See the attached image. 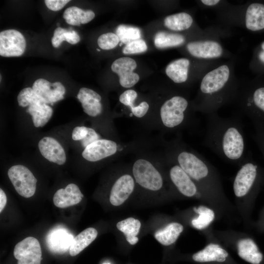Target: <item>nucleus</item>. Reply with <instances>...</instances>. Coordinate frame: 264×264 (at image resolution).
Wrapping results in <instances>:
<instances>
[{
	"instance_id": "11",
	"label": "nucleus",
	"mask_w": 264,
	"mask_h": 264,
	"mask_svg": "<svg viewBox=\"0 0 264 264\" xmlns=\"http://www.w3.org/2000/svg\"><path fill=\"white\" fill-rule=\"evenodd\" d=\"M32 88L44 100L45 104H50L52 105L63 99L66 93V88L61 82L51 83L43 78L36 80Z\"/></svg>"
},
{
	"instance_id": "31",
	"label": "nucleus",
	"mask_w": 264,
	"mask_h": 264,
	"mask_svg": "<svg viewBox=\"0 0 264 264\" xmlns=\"http://www.w3.org/2000/svg\"><path fill=\"white\" fill-rule=\"evenodd\" d=\"M195 211L198 216L192 220L191 223L197 229L203 230L206 228L215 219L214 211L206 206L200 205L195 208Z\"/></svg>"
},
{
	"instance_id": "32",
	"label": "nucleus",
	"mask_w": 264,
	"mask_h": 264,
	"mask_svg": "<svg viewBox=\"0 0 264 264\" xmlns=\"http://www.w3.org/2000/svg\"><path fill=\"white\" fill-rule=\"evenodd\" d=\"M80 40V37L75 31L68 30L58 27L54 32L51 43L53 46L57 48L59 47L64 41L74 44H77Z\"/></svg>"
},
{
	"instance_id": "46",
	"label": "nucleus",
	"mask_w": 264,
	"mask_h": 264,
	"mask_svg": "<svg viewBox=\"0 0 264 264\" xmlns=\"http://www.w3.org/2000/svg\"><path fill=\"white\" fill-rule=\"evenodd\" d=\"M96 50H97V51H100V49H98V48H97Z\"/></svg>"
},
{
	"instance_id": "26",
	"label": "nucleus",
	"mask_w": 264,
	"mask_h": 264,
	"mask_svg": "<svg viewBox=\"0 0 264 264\" xmlns=\"http://www.w3.org/2000/svg\"><path fill=\"white\" fill-rule=\"evenodd\" d=\"M94 17L95 14L92 10L84 11L76 6L66 8L63 14V18L68 24L77 26L89 22Z\"/></svg>"
},
{
	"instance_id": "12",
	"label": "nucleus",
	"mask_w": 264,
	"mask_h": 264,
	"mask_svg": "<svg viewBox=\"0 0 264 264\" xmlns=\"http://www.w3.org/2000/svg\"><path fill=\"white\" fill-rule=\"evenodd\" d=\"M169 175L174 185L183 195L193 197L202 193L197 184L177 163L171 167Z\"/></svg>"
},
{
	"instance_id": "35",
	"label": "nucleus",
	"mask_w": 264,
	"mask_h": 264,
	"mask_svg": "<svg viewBox=\"0 0 264 264\" xmlns=\"http://www.w3.org/2000/svg\"><path fill=\"white\" fill-rule=\"evenodd\" d=\"M119 42L118 36L113 33H107L100 35L97 40L99 46L104 50H110L117 46Z\"/></svg>"
},
{
	"instance_id": "40",
	"label": "nucleus",
	"mask_w": 264,
	"mask_h": 264,
	"mask_svg": "<svg viewBox=\"0 0 264 264\" xmlns=\"http://www.w3.org/2000/svg\"><path fill=\"white\" fill-rule=\"evenodd\" d=\"M69 0H45V4L48 9L53 11L62 9L69 2Z\"/></svg>"
},
{
	"instance_id": "10",
	"label": "nucleus",
	"mask_w": 264,
	"mask_h": 264,
	"mask_svg": "<svg viewBox=\"0 0 264 264\" xmlns=\"http://www.w3.org/2000/svg\"><path fill=\"white\" fill-rule=\"evenodd\" d=\"M136 66L134 59L124 57L115 60L111 66V69L118 75L120 85L125 88H130L139 80L138 74L133 72Z\"/></svg>"
},
{
	"instance_id": "42",
	"label": "nucleus",
	"mask_w": 264,
	"mask_h": 264,
	"mask_svg": "<svg viewBox=\"0 0 264 264\" xmlns=\"http://www.w3.org/2000/svg\"><path fill=\"white\" fill-rule=\"evenodd\" d=\"M88 133V128L78 126L74 128L72 132V138L74 140H82Z\"/></svg>"
},
{
	"instance_id": "38",
	"label": "nucleus",
	"mask_w": 264,
	"mask_h": 264,
	"mask_svg": "<svg viewBox=\"0 0 264 264\" xmlns=\"http://www.w3.org/2000/svg\"><path fill=\"white\" fill-rule=\"evenodd\" d=\"M252 101L257 109L264 112V87L258 88L254 91Z\"/></svg>"
},
{
	"instance_id": "15",
	"label": "nucleus",
	"mask_w": 264,
	"mask_h": 264,
	"mask_svg": "<svg viewBox=\"0 0 264 264\" xmlns=\"http://www.w3.org/2000/svg\"><path fill=\"white\" fill-rule=\"evenodd\" d=\"M134 187L132 177L128 174L118 178L113 185L110 193V200L114 206L124 203L132 193Z\"/></svg>"
},
{
	"instance_id": "25",
	"label": "nucleus",
	"mask_w": 264,
	"mask_h": 264,
	"mask_svg": "<svg viewBox=\"0 0 264 264\" xmlns=\"http://www.w3.org/2000/svg\"><path fill=\"white\" fill-rule=\"evenodd\" d=\"M97 231L94 228H88L75 237L69 248V254L75 256L95 240L97 236Z\"/></svg>"
},
{
	"instance_id": "34",
	"label": "nucleus",
	"mask_w": 264,
	"mask_h": 264,
	"mask_svg": "<svg viewBox=\"0 0 264 264\" xmlns=\"http://www.w3.org/2000/svg\"><path fill=\"white\" fill-rule=\"evenodd\" d=\"M18 104L22 107L29 106L34 103H44V100L39 96L32 88L27 87L22 89L17 97Z\"/></svg>"
},
{
	"instance_id": "28",
	"label": "nucleus",
	"mask_w": 264,
	"mask_h": 264,
	"mask_svg": "<svg viewBox=\"0 0 264 264\" xmlns=\"http://www.w3.org/2000/svg\"><path fill=\"white\" fill-rule=\"evenodd\" d=\"M140 226V221L133 218H127L119 221L116 224L117 229L125 234L126 240L132 245L136 244L138 241L136 236Z\"/></svg>"
},
{
	"instance_id": "43",
	"label": "nucleus",
	"mask_w": 264,
	"mask_h": 264,
	"mask_svg": "<svg viewBox=\"0 0 264 264\" xmlns=\"http://www.w3.org/2000/svg\"><path fill=\"white\" fill-rule=\"evenodd\" d=\"M7 202V198L5 193L3 190L0 189V212L4 208Z\"/></svg>"
},
{
	"instance_id": "47",
	"label": "nucleus",
	"mask_w": 264,
	"mask_h": 264,
	"mask_svg": "<svg viewBox=\"0 0 264 264\" xmlns=\"http://www.w3.org/2000/svg\"><path fill=\"white\" fill-rule=\"evenodd\" d=\"M103 264H110V263H104Z\"/></svg>"
},
{
	"instance_id": "45",
	"label": "nucleus",
	"mask_w": 264,
	"mask_h": 264,
	"mask_svg": "<svg viewBox=\"0 0 264 264\" xmlns=\"http://www.w3.org/2000/svg\"><path fill=\"white\" fill-rule=\"evenodd\" d=\"M262 48L263 49V51L260 52L259 55L260 60L263 63H264V42L262 44Z\"/></svg>"
},
{
	"instance_id": "30",
	"label": "nucleus",
	"mask_w": 264,
	"mask_h": 264,
	"mask_svg": "<svg viewBox=\"0 0 264 264\" xmlns=\"http://www.w3.org/2000/svg\"><path fill=\"white\" fill-rule=\"evenodd\" d=\"M185 38L182 35L165 31L157 32L154 38V44L157 48H165L182 44Z\"/></svg>"
},
{
	"instance_id": "37",
	"label": "nucleus",
	"mask_w": 264,
	"mask_h": 264,
	"mask_svg": "<svg viewBox=\"0 0 264 264\" xmlns=\"http://www.w3.org/2000/svg\"><path fill=\"white\" fill-rule=\"evenodd\" d=\"M137 97V92L133 89H128L123 92L119 96V101L123 105L129 107L130 109L133 108L134 101Z\"/></svg>"
},
{
	"instance_id": "44",
	"label": "nucleus",
	"mask_w": 264,
	"mask_h": 264,
	"mask_svg": "<svg viewBox=\"0 0 264 264\" xmlns=\"http://www.w3.org/2000/svg\"><path fill=\"white\" fill-rule=\"evenodd\" d=\"M201 1L205 5L213 6L217 4L220 2L219 0H202Z\"/></svg>"
},
{
	"instance_id": "8",
	"label": "nucleus",
	"mask_w": 264,
	"mask_h": 264,
	"mask_svg": "<svg viewBox=\"0 0 264 264\" xmlns=\"http://www.w3.org/2000/svg\"><path fill=\"white\" fill-rule=\"evenodd\" d=\"M229 74V68L225 65L207 73L200 84V90L202 94L211 96L219 93L226 85Z\"/></svg>"
},
{
	"instance_id": "3",
	"label": "nucleus",
	"mask_w": 264,
	"mask_h": 264,
	"mask_svg": "<svg viewBox=\"0 0 264 264\" xmlns=\"http://www.w3.org/2000/svg\"><path fill=\"white\" fill-rule=\"evenodd\" d=\"M186 99L181 96H174L167 100L160 110L161 121L164 127L177 129L188 121L186 111L188 107Z\"/></svg>"
},
{
	"instance_id": "18",
	"label": "nucleus",
	"mask_w": 264,
	"mask_h": 264,
	"mask_svg": "<svg viewBox=\"0 0 264 264\" xmlns=\"http://www.w3.org/2000/svg\"><path fill=\"white\" fill-rule=\"evenodd\" d=\"M77 98L81 103L84 111L88 115L95 117L102 112L101 97L92 89L87 88H81Z\"/></svg>"
},
{
	"instance_id": "23",
	"label": "nucleus",
	"mask_w": 264,
	"mask_h": 264,
	"mask_svg": "<svg viewBox=\"0 0 264 264\" xmlns=\"http://www.w3.org/2000/svg\"><path fill=\"white\" fill-rule=\"evenodd\" d=\"M190 61L186 58H180L170 63L166 66L167 75L175 83L185 82L188 78Z\"/></svg>"
},
{
	"instance_id": "7",
	"label": "nucleus",
	"mask_w": 264,
	"mask_h": 264,
	"mask_svg": "<svg viewBox=\"0 0 264 264\" xmlns=\"http://www.w3.org/2000/svg\"><path fill=\"white\" fill-rule=\"evenodd\" d=\"M26 48L23 35L15 29H7L0 33V55L3 57H19Z\"/></svg>"
},
{
	"instance_id": "21",
	"label": "nucleus",
	"mask_w": 264,
	"mask_h": 264,
	"mask_svg": "<svg viewBox=\"0 0 264 264\" xmlns=\"http://www.w3.org/2000/svg\"><path fill=\"white\" fill-rule=\"evenodd\" d=\"M73 236L64 229L54 230L48 236V245L52 251L63 253L70 248Z\"/></svg>"
},
{
	"instance_id": "4",
	"label": "nucleus",
	"mask_w": 264,
	"mask_h": 264,
	"mask_svg": "<svg viewBox=\"0 0 264 264\" xmlns=\"http://www.w3.org/2000/svg\"><path fill=\"white\" fill-rule=\"evenodd\" d=\"M132 174L136 182L145 189L157 191L162 187L163 179L160 174L147 159H137L132 166Z\"/></svg>"
},
{
	"instance_id": "29",
	"label": "nucleus",
	"mask_w": 264,
	"mask_h": 264,
	"mask_svg": "<svg viewBox=\"0 0 264 264\" xmlns=\"http://www.w3.org/2000/svg\"><path fill=\"white\" fill-rule=\"evenodd\" d=\"M193 20L188 13L181 12L166 17L164 20L165 26L174 31H182L189 28Z\"/></svg>"
},
{
	"instance_id": "19",
	"label": "nucleus",
	"mask_w": 264,
	"mask_h": 264,
	"mask_svg": "<svg viewBox=\"0 0 264 264\" xmlns=\"http://www.w3.org/2000/svg\"><path fill=\"white\" fill-rule=\"evenodd\" d=\"M228 256V253L220 245L210 243L201 250L194 254L192 259L199 263L224 262Z\"/></svg>"
},
{
	"instance_id": "16",
	"label": "nucleus",
	"mask_w": 264,
	"mask_h": 264,
	"mask_svg": "<svg viewBox=\"0 0 264 264\" xmlns=\"http://www.w3.org/2000/svg\"><path fill=\"white\" fill-rule=\"evenodd\" d=\"M188 52L198 58H214L220 57L222 53L221 45L212 41L193 42L187 45Z\"/></svg>"
},
{
	"instance_id": "33",
	"label": "nucleus",
	"mask_w": 264,
	"mask_h": 264,
	"mask_svg": "<svg viewBox=\"0 0 264 264\" xmlns=\"http://www.w3.org/2000/svg\"><path fill=\"white\" fill-rule=\"evenodd\" d=\"M116 35L119 41L125 44L140 39L141 36V31L138 27L124 24H121L117 27Z\"/></svg>"
},
{
	"instance_id": "1",
	"label": "nucleus",
	"mask_w": 264,
	"mask_h": 264,
	"mask_svg": "<svg viewBox=\"0 0 264 264\" xmlns=\"http://www.w3.org/2000/svg\"><path fill=\"white\" fill-rule=\"evenodd\" d=\"M238 120L209 114L203 143L222 159L242 165L245 160V143L242 125Z\"/></svg>"
},
{
	"instance_id": "39",
	"label": "nucleus",
	"mask_w": 264,
	"mask_h": 264,
	"mask_svg": "<svg viewBox=\"0 0 264 264\" xmlns=\"http://www.w3.org/2000/svg\"><path fill=\"white\" fill-rule=\"evenodd\" d=\"M149 109L148 103L145 101L141 102L139 105L131 109L132 114L137 118L144 116Z\"/></svg>"
},
{
	"instance_id": "17",
	"label": "nucleus",
	"mask_w": 264,
	"mask_h": 264,
	"mask_svg": "<svg viewBox=\"0 0 264 264\" xmlns=\"http://www.w3.org/2000/svg\"><path fill=\"white\" fill-rule=\"evenodd\" d=\"M83 197L78 186L70 183L65 189H60L55 192L53 201L56 207L65 208L79 203Z\"/></svg>"
},
{
	"instance_id": "2",
	"label": "nucleus",
	"mask_w": 264,
	"mask_h": 264,
	"mask_svg": "<svg viewBox=\"0 0 264 264\" xmlns=\"http://www.w3.org/2000/svg\"><path fill=\"white\" fill-rule=\"evenodd\" d=\"M176 147L173 153V160L197 184L202 193H221L220 182L211 164L195 151Z\"/></svg>"
},
{
	"instance_id": "24",
	"label": "nucleus",
	"mask_w": 264,
	"mask_h": 264,
	"mask_svg": "<svg viewBox=\"0 0 264 264\" xmlns=\"http://www.w3.org/2000/svg\"><path fill=\"white\" fill-rule=\"evenodd\" d=\"M26 112L31 115L34 126L38 128L44 127L49 121L53 110L44 103H37L29 106Z\"/></svg>"
},
{
	"instance_id": "5",
	"label": "nucleus",
	"mask_w": 264,
	"mask_h": 264,
	"mask_svg": "<svg viewBox=\"0 0 264 264\" xmlns=\"http://www.w3.org/2000/svg\"><path fill=\"white\" fill-rule=\"evenodd\" d=\"M8 176L20 195L28 198L34 195L37 180L26 167L22 165L13 166L8 171Z\"/></svg>"
},
{
	"instance_id": "6",
	"label": "nucleus",
	"mask_w": 264,
	"mask_h": 264,
	"mask_svg": "<svg viewBox=\"0 0 264 264\" xmlns=\"http://www.w3.org/2000/svg\"><path fill=\"white\" fill-rule=\"evenodd\" d=\"M258 166L251 162H243L237 172L233 184L234 193L238 198L245 197L257 178Z\"/></svg>"
},
{
	"instance_id": "13",
	"label": "nucleus",
	"mask_w": 264,
	"mask_h": 264,
	"mask_svg": "<svg viewBox=\"0 0 264 264\" xmlns=\"http://www.w3.org/2000/svg\"><path fill=\"white\" fill-rule=\"evenodd\" d=\"M117 151V145L115 142L100 139L87 146L82 154L86 160L96 162L114 154Z\"/></svg>"
},
{
	"instance_id": "14",
	"label": "nucleus",
	"mask_w": 264,
	"mask_h": 264,
	"mask_svg": "<svg viewBox=\"0 0 264 264\" xmlns=\"http://www.w3.org/2000/svg\"><path fill=\"white\" fill-rule=\"evenodd\" d=\"M38 147L42 155L48 161L62 165L66 161L65 150L54 138L46 136L41 139Z\"/></svg>"
},
{
	"instance_id": "27",
	"label": "nucleus",
	"mask_w": 264,
	"mask_h": 264,
	"mask_svg": "<svg viewBox=\"0 0 264 264\" xmlns=\"http://www.w3.org/2000/svg\"><path fill=\"white\" fill-rule=\"evenodd\" d=\"M183 230L182 224L171 222L154 234L155 239L161 244L168 246L174 243Z\"/></svg>"
},
{
	"instance_id": "36",
	"label": "nucleus",
	"mask_w": 264,
	"mask_h": 264,
	"mask_svg": "<svg viewBox=\"0 0 264 264\" xmlns=\"http://www.w3.org/2000/svg\"><path fill=\"white\" fill-rule=\"evenodd\" d=\"M147 45L146 42L142 39H138L126 44L122 49L125 54H137L146 51Z\"/></svg>"
},
{
	"instance_id": "20",
	"label": "nucleus",
	"mask_w": 264,
	"mask_h": 264,
	"mask_svg": "<svg viewBox=\"0 0 264 264\" xmlns=\"http://www.w3.org/2000/svg\"><path fill=\"white\" fill-rule=\"evenodd\" d=\"M238 254L245 261L251 264H260L263 256L255 242L250 238L240 240L237 245Z\"/></svg>"
},
{
	"instance_id": "41",
	"label": "nucleus",
	"mask_w": 264,
	"mask_h": 264,
	"mask_svg": "<svg viewBox=\"0 0 264 264\" xmlns=\"http://www.w3.org/2000/svg\"><path fill=\"white\" fill-rule=\"evenodd\" d=\"M100 139L99 135L92 128H88V133L86 137L81 140V144L84 149L94 141Z\"/></svg>"
},
{
	"instance_id": "22",
	"label": "nucleus",
	"mask_w": 264,
	"mask_h": 264,
	"mask_svg": "<svg viewBox=\"0 0 264 264\" xmlns=\"http://www.w3.org/2000/svg\"><path fill=\"white\" fill-rule=\"evenodd\" d=\"M245 25L251 31H258L264 28V5L259 3L251 4L245 14Z\"/></svg>"
},
{
	"instance_id": "9",
	"label": "nucleus",
	"mask_w": 264,
	"mask_h": 264,
	"mask_svg": "<svg viewBox=\"0 0 264 264\" xmlns=\"http://www.w3.org/2000/svg\"><path fill=\"white\" fill-rule=\"evenodd\" d=\"M17 264H41L42 250L38 240L28 237L18 242L14 249Z\"/></svg>"
}]
</instances>
